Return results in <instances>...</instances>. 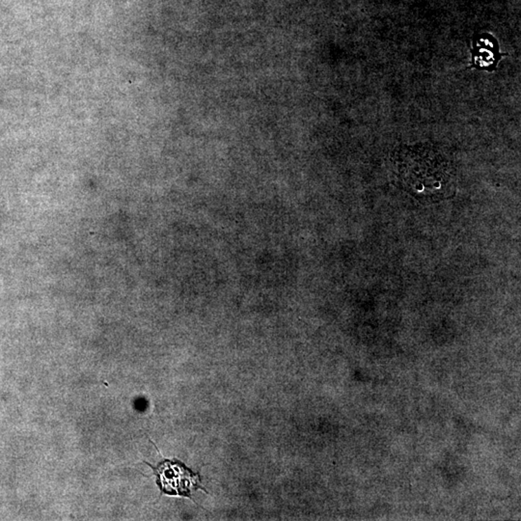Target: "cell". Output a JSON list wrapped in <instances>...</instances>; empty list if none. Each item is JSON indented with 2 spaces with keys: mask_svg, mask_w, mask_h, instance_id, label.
Returning <instances> with one entry per match:
<instances>
[{
  "mask_svg": "<svg viewBox=\"0 0 521 521\" xmlns=\"http://www.w3.org/2000/svg\"><path fill=\"white\" fill-rule=\"evenodd\" d=\"M400 179L416 193H431L449 188L452 181L449 162L441 154L424 146L401 150L397 160Z\"/></svg>",
  "mask_w": 521,
  "mask_h": 521,
  "instance_id": "obj_1",
  "label": "cell"
},
{
  "mask_svg": "<svg viewBox=\"0 0 521 521\" xmlns=\"http://www.w3.org/2000/svg\"><path fill=\"white\" fill-rule=\"evenodd\" d=\"M154 470L156 476V483L162 492L168 495H180L191 498L194 489H201L200 477L194 474L191 469L186 468L177 461H165L158 466L146 463Z\"/></svg>",
  "mask_w": 521,
  "mask_h": 521,
  "instance_id": "obj_2",
  "label": "cell"
},
{
  "mask_svg": "<svg viewBox=\"0 0 521 521\" xmlns=\"http://www.w3.org/2000/svg\"><path fill=\"white\" fill-rule=\"evenodd\" d=\"M471 68L494 72L497 64L506 54L499 51V45L490 34H481L473 38L471 49Z\"/></svg>",
  "mask_w": 521,
  "mask_h": 521,
  "instance_id": "obj_3",
  "label": "cell"
}]
</instances>
